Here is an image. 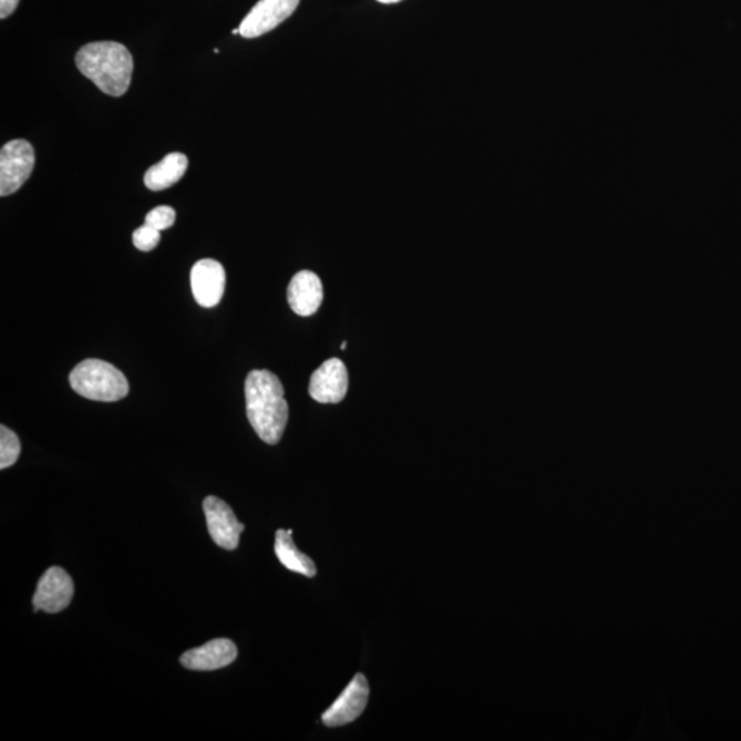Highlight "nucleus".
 <instances>
[{
  "label": "nucleus",
  "mask_w": 741,
  "mask_h": 741,
  "mask_svg": "<svg viewBox=\"0 0 741 741\" xmlns=\"http://www.w3.org/2000/svg\"><path fill=\"white\" fill-rule=\"evenodd\" d=\"M245 395L251 428L267 444H278L289 421V405L280 379L271 371H251L246 378Z\"/></svg>",
  "instance_id": "obj_1"
},
{
  "label": "nucleus",
  "mask_w": 741,
  "mask_h": 741,
  "mask_svg": "<svg viewBox=\"0 0 741 741\" xmlns=\"http://www.w3.org/2000/svg\"><path fill=\"white\" fill-rule=\"evenodd\" d=\"M76 65L106 95L123 96L130 89L134 59L122 43L85 44L76 54Z\"/></svg>",
  "instance_id": "obj_2"
},
{
  "label": "nucleus",
  "mask_w": 741,
  "mask_h": 741,
  "mask_svg": "<svg viewBox=\"0 0 741 741\" xmlns=\"http://www.w3.org/2000/svg\"><path fill=\"white\" fill-rule=\"evenodd\" d=\"M71 387L84 399L113 402L125 398L130 384L122 371L97 359L82 361L69 377Z\"/></svg>",
  "instance_id": "obj_3"
},
{
  "label": "nucleus",
  "mask_w": 741,
  "mask_h": 741,
  "mask_svg": "<svg viewBox=\"0 0 741 741\" xmlns=\"http://www.w3.org/2000/svg\"><path fill=\"white\" fill-rule=\"evenodd\" d=\"M34 166V151L30 142L16 140L2 147L0 152V195L19 192L30 179Z\"/></svg>",
  "instance_id": "obj_4"
},
{
  "label": "nucleus",
  "mask_w": 741,
  "mask_h": 741,
  "mask_svg": "<svg viewBox=\"0 0 741 741\" xmlns=\"http://www.w3.org/2000/svg\"><path fill=\"white\" fill-rule=\"evenodd\" d=\"M298 4L300 0H258L240 22V37L255 39L274 31L295 13Z\"/></svg>",
  "instance_id": "obj_5"
},
{
  "label": "nucleus",
  "mask_w": 741,
  "mask_h": 741,
  "mask_svg": "<svg viewBox=\"0 0 741 741\" xmlns=\"http://www.w3.org/2000/svg\"><path fill=\"white\" fill-rule=\"evenodd\" d=\"M74 585L71 576L61 567H51L39 579L33 596L34 611L56 614L71 605Z\"/></svg>",
  "instance_id": "obj_6"
},
{
  "label": "nucleus",
  "mask_w": 741,
  "mask_h": 741,
  "mask_svg": "<svg viewBox=\"0 0 741 741\" xmlns=\"http://www.w3.org/2000/svg\"><path fill=\"white\" fill-rule=\"evenodd\" d=\"M204 511L212 539L220 548L237 549L245 526L237 519L231 507L222 498L209 496L204 500Z\"/></svg>",
  "instance_id": "obj_7"
},
{
  "label": "nucleus",
  "mask_w": 741,
  "mask_h": 741,
  "mask_svg": "<svg viewBox=\"0 0 741 741\" xmlns=\"http://www.w3.org/2000/svg\"><path fill=\"white\" fill-rule=\"evenodd\" d=\"M369 698V681L363 675H356L354 679L344 688L341 697L331 704L329 710L325 711L321 720L329 728L348 725L363 714Z\"/></svg>",
  "instance_id": "obj_8"
},
{
  "label": "nucleus",
  "mask_w": 741,
  "mask_h": 741,
  "mask_svg": "<svg viewBox=\"0 0 741 741\" xmlns=\"http://www.w3.org/2000/svg\"><path fill=\"white\" fill-rule=\"evenodd\" d=\"M349 389L347 366L340 359L326 360L310 377L309 394L321 404H337Z\"/></svg>",
  "instance_id": "obj_9"
},
{
  "label": "nucleus",
  "mask_w": 741,
  "mask_h": 741,
  "mask_svg": "<svg viewBox=\"0 0 741 741\" xmlns=\"http://www.w3.org/2000/svg\"><path fill=\"white\" fill-rule=\"evenodd\" d=\"M192 290L198 306L216 307L226 290V269L212 258L199 260L192 269Z\"/></svg>",
  "instance_id": "obj_10"
},
{
  "label": "nucleus",
  "mask_w": 741,
  "mask_h": 741,
  "mask_svg": "<svg viewBox=\"0 0 741 741\" xmlns=\"http://www.w3.org/2000/svg\"><path fill=\"white\" fill-rule=\"evenodd\" d=\"M237 657L238 648L231 640L216 639L183 653L181 663L188 670L212 671L226 668Z\"/></svg>",
  "instance_id": "obj_11"
},
{
  "label": "nucleus",
  "mask_w": 741,
  "mask_h": 741,
  "mask_svg": "<svg viewBox=\"0 0 741 741\" xmlns=\"http://www.w3.org/2000/svg\"><path fill=\"white\" fill-rule=\"evenodd\" d=\"M290 308L300 316H312L323 302V285L312 271H300L291 279L287 289Z\"/></svg>",
  "instance_id": "obj_12"
},
{
  "label": "nucleus",
  "mask_w": 741,
  "mask_h": 741,
  "mask_svg": "<svg viewBox=\"0 0 741 741\" xmlns=\"http://www.w3.org/2000/svg\"><path fill=\"white\" fill-rule=\"evenodd\" d=\"M188 159L185 154L171 153L157 165L148 168L145 175V185L152 192H163L176 185L185 176Z\"/></svg>",
  "instance_id": "obj_13"
},
{
  "label": "nucleus",
  "mask_w": 741,
  "mask_h": 741,
  "mask_svg": "<svg viewBox=\"0 0 741 741\" xmlns=\"http://www.w3.org/2000/svg\"><path fill=\"white\" fill-rule=\"evenodd\" d=\"M292 531H278L275 538V554L279 562L290 572L302 574L306 577H315L316 566L312 559L296 547L292 542Z\"/></svg>",
  "instance_id": "obj_14"
},
{
  "label": "nucleus",
  "mask_w": 741,
  "mask_h": 741,
  "mask_svg": "<svg viewBox=\"0 0 741 741\" xmlns=\"http://www.w3.org/2000/svg\"><path fill=\"white\" fill-rule=\"evenodd\" d=\"M21 444L19 436L10 429L0 428V469H9L19 461Z\"/></svg>",
  "instance_id": "obj_15"
},
{
  "label": "nucleus",
  "mask_w": 741,
  "mask_h": 741,
  "mask_svg": "<svg viewBox=\"0 0 741 741\" xmlns=\"http://www.w3.org/2000/svg\"><path fill=\"white\" fill-rule=\"evenodd\" d=\"M175 220V210L172 209L171 206L164 205L157 206V208L148 212L145 223L148 224V226L158 229V231H164V229H168L174 226Z\"/></svg>",
  "instance_id": "obj_16"
},
{
  "label": "nucleus",
  "mask_w": 741,
  "mask_h": 741,
  "mask_svg": "<svg viewBox=\"0 0 741 741\" xmlns=\"http://www.w3.org/2000/svg\"><path fill=\"white\" fill-rule=\"evenodd\" d=\"M132 240H134V245L137 249L142 251H151L159 244L161 231L145 223L142 227L136 229Z\"/></svg>",
  "instance_id": "obj_17"
},
{
  "label": "nucleus",
  "mask_w": 741,
  "mask_h": 741,
  "mask_svg": "<svg viewBox=\"0 0 741 741\" xmlns=\"http://www.w3.org/2000/svg\"><path fill=\"white\" fill-rule=\"evenodd\" d=\"M20 0H0V19L6 20L19 8Z\"/></svg>",
  "instance_id": "obj_18"
},
{
  "label": "nucleus",
  "mask_w": 741,
  "mask_h": 741,
  "mask_svg": "<svg viewBox=\"0 0 741 741\" xmlns=\"http://www.w3.org/2000/svg\"><path fill=\"white\" fill-rule=\"evenodd\" d=\"M377 2L383 3V4H394V3L401 2V0H377Z\"/></svg>",
  "instance_id": "obj_19"
},
{
  "label": "nucleus",
  "mask_w": 741,
  "mask_h": 741,
  "mask_svg": "<svg viewBox=\"0 0 741 741\" xmlns=\"http://www.w3.org/2000/svg\"><path fill=\"white\" fill-rule=\"evenodd\" d=\"M344 348H347V342H342L341 344V349L344 350Z\"/></svg>",
  "instance_id": "obj_20"
},
{
  "label": "nucleus",
  "mask_w": 741,
  "mask_h": 741,
  "mask_svg": "<svg viewBox=\"0 0 741 741\" xmlns=\"http://www.w3.org/2000/svg\"><path fill=\"white\" fill-rule=\"evenodd\" d=\"M233 34H239V28H238V30H234Z\"/></svg>",
  "instance_id": "obj_21"
}]
</instances>
